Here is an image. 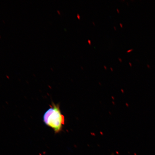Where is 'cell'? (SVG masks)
<instances>
[{
    "label": "cell",
    "instance_id": "30bf717a",
    "mask_svg": "<svg viewBox=\"0 0 155 155\" xmlns=\"http://www.w3.org/2000/svg\"><path fill=\"white\" fill-rule=\"evenodd\" d=\"M114 30H116V27L115 26H114Z\"/></svg>",
    "mask_w": 155,
    "mask_h": 155
},
{
    "label": "cell",
    "instance_id": "6da1fadb",
    "mask_svg": "<svg viewBox=\"0 0 155 155\" xmlns=\"http://www.w3.org/2000/svg\"><path fill=\"white\" fill-rule=\"evenodd\" d=\"M43 120L46 125L54 130L55 133L61 131L64 124L65 118L61 113L59 104L52 103L50 108L44 114Z\"/></svg>",
    "mask_w": 155,
    "mask_h": 155
},
{
    "label": "cell",
    "instance_id": "52a82bcc",
    "mask_svg": "<svg viewBox=\"0 0 155 155\" xmlns=\"http://www.w3.org/2000/svg\"><path fill=\"white\" fill-rule=\"evenodd\" d=\"M116 11H117L118 13H120V11L119 9H118V8L116 9Z\"/></svg>",
    "mask_w": 155,
    "mask_h": 155
},
{
    "label": "cell",
    "instance_id": "5b68a950",
    "mask_svg": "<svg viewBox=\"0 0 155 155\" xmlns=\"http://www.w3.org/2000/svg\"><path fill=\"white\" fill-rule=\"evenodd\" d=\"M118 60H119V61L121 63L122 61V59H121V58H118Z\"/></svg>",
    "mask_w": 155,
    "mask_h": 155
},
{
    "label": "cell",
    "instance_id": "277c9868",
    "mask_svg": "<svg viewBox=\"0 0 155 155\" xmlns=\"http://www.w3.org/2000/svg\"><path fill=\"white\" fill-rule=\"evenodd\" d=\"M133 49H131L130 50H127V53H130V52H131L132 51H133Z\"/></svg>",
    "mask_w": 155,
    "mask_h": 155
},
{
    "label": "cell",
    "instance_id": "9c48e42d",
    "mask_svg": "<svg viewBox=\"0 0 155 155\" xmlns=\"http://www.w3.org/2000/svg\"><path fill=\"white\" fill-rule=\"evenodd\" d=\"M129 64L130 65L131 67L132 66V64L131 63H129Z\"/></svg>",
    "mask_w": 155,
    "mask_h": 155
},
{
    "label": "cell",
    "instance_id": "ba28073f",
    "mask_svg": "<svg viewBox=\"0 0 155 155\" xmlns=\"http://www.w3.org/2000/svg\"><path fill=\"white\" fill-rule=\"evenodd\" d=\"M104 68L105 69H106V70L107 69V68L106 66H105V65L104 66Z\"/></svg>",
    "mask_w": 155,
    "mask_h": 155
},
{
    "label": "cell",
    "instance_id": "8fae6325",
    "mask_svg": "<svg viewBox=\"0 0 155 155\" xmlns=\"http://www.w3.org/2000/svg\"><path fill=\"white\" fill-rule=\"evenodd\" d=\"M92 24L93 25H94V26H95V23L94 22H92Z\"/></svg>",
    "mask_w": 155,
    "mask_h": 155
},
{
    "label": "cell",
    "instance_id": "7c38bea8",
    "mask_svg": "<svg viewBox=\"0 0 155 155\" xmlns=\"http://www.w3.org/2000/svg\"><path fill=\"white\" fill-rule=\"evenodd\" d=\"M110 69H111V70L112 71H113V68H112L111 67L110 68Z\"/></svg>",
    "mask_w": 155,
    "mask_h": 155
},
{
    "label": "cell",
    "instance_id": "5bb4252c",
    "mask_svg": "<svg viewBox=\"0 0 155 155\" xmlns=\"http://www.w3.org/2000/svg\"><path fill=\"white\" fill-rule=\"evenodd\" d=\"M81 68H82V69H83V67H81Z\"/></svg>",
    "mask_w": 155,
    "mask_h": 155
},
{
    "label": "cell",
    "instance_id": "7a4b0ae2",
    "mask_svg": "<svg viewBox=\"0 0 155 155\" xmlns=\"http://www.w3.org/2000/svg\"><path fill=\"white\" fill-rule=\"evenodd\" d=\"M77 17L78 19H81V16L79 14H77Z\"/></svg>",
    "mask_w": 155,
    "mask_h": 155
},
{
    "label": "cell",
    "instance_id": "4fadbf2b",
    "mask_svg": "<svg viewBox=\"0 0 155 155\" xmlns=\"http://www.w3.org/2000/svg\"><path fill=\"white\" fill-rule=\"evenodd\" d=\"M57 12H58V13H59V14L60 15V14H61V13H60V11H57Z\"/></svg>",
    "mask_w": 155,
    "mask_h": 155
},
{
    "label": "cell",
    "instance_id": "8992f818",
    "mask_svg": "<svg viewBox=\"0 0 155 155\" xmlns=\"http://www.w3.org/2000/svg\"><path fill=\"white\" fill-rule=\"evenodd\" d=\"M120 26L121 28H123V25L121 24V23H120Z\"/></svg>",
    "mask_w": 155,
    "mask_h": 155
},
{
    "label": "cell",
    "instance_id": "3957f363",
    "mask_svg": "<svg viewBox=\"0 0 155 155\" xmlns=\"http://www.w3.org/2000/svg\"><path fill=\"white\" fill-rule=\"evenodd\" d=\"M88 44L90 45H91L92 44L91 41L90 40H88Z\"/></svg>",
    "mask_w": 155,
    "mask_h": 155
}]
</instances>
